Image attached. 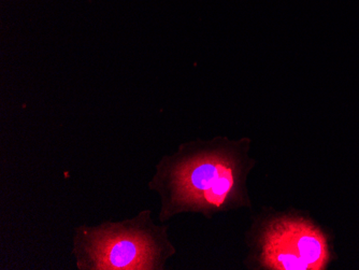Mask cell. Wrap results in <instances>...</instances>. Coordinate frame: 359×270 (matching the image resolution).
Masks as SVG:
<instances>
[{
  "mask_svg": "<svg viewBox=\"0 0 359 270\" xmlns=\"http://www.w3.org/2000/svg\"><path fill=\"white\" fill-rule=\"evenodd\" d=\"M251 139L225 137L180 146L156 167L151 189L161 197L159 220L182 213L213 217L251 207L248 179L256 166L250 155Z\"/></svg>",
  "mask_w": 359,
  "mask_h": 270,
  "instance_id": "obj_1",
  "label": "cell"
},
{
  "mask_svg": "<svg viewBox=\"0 0 359 270\" xmlns=\"http://www.w3.org/2000/svg\"><path fill=\"white\" fill-rule=\"evenodd\" d=\"M74 254L81 270H157L175 254L167 227L155 225L150 211L123 222L81 227Z\"/></svg>",
  "mask_w": 359,
  "mask_h": 270,
  "instance_id": "obj_2",
  "label": "cell"
},
{
  "mask_svg": "<svg viewBox=\"0 0 359 270\" xmlns=\"http://www.w3.org/2000/svg\"><path fill=\"white\" fill-rule=\"evenodd\" d=\"M250 269L324 270L332 259L327 236L298 210L263 209L247 233Z\"/></svg>",
  "mask_w": 359,
  "mask_h": 270,
  "instance_id": "obj_3",
  "label": "cell"
}]
</instances>
